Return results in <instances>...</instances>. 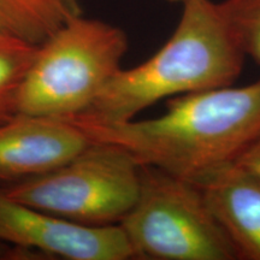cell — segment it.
Instances as JSON below:
<instances>
[{"label": "cell", "instance_id": "1", "mask_svg": "<svg viewBox=\"0 0 260 260\" xmlns=\"http://www.w3.org/2000/svg\"><path fill=\"white\" fill-rule=\"evenodd\" d=\"M92 142L124 149L141 165L157 168L199 186L236 164L260 139V77L242 87H220L168 99L154 118L100 122L64 118Z\"/></svg>", "mask_w": 260, "mask_h": 260}, {"label": "cell", "instance_id": "2", "mask_svg": "<svg viewBox=\"0 0 260 260\" xmlns=\"http://www.w3.org/2000/svg\"><path fill=\"white\" fill-rule=\"evenodd\" d=\"M170 39L149 59L121 69L79 116L125 122L158 102L233 86L246 56L219 3L187 0Z\"/></svg>", "mask_w": 260, "mask_h": 260}, {"label": "cell", "instance_id": "3", "mask_svg": "<svg viewBox=\"0 0 260 260\" xmlns=\"http://www.w3.org/2000/svg\"><path fill=\"white\" fill-rule=\"evenodd\" d=\"M126 51L128 38L121 28L74 16L39 45L19 92L18 113L82 115L122 69Z\"/></svg>", "mask_w": 260, "mask_h": 260}, {"label": "cell", "instance_id": "4", "mask_svg": "<svg viewBox=\"0 0 260 260\" xmlns=\"http://www.w3.org/2000/svg\"><path fill=\"white\" fill-rule=\"evenodd\" d=\"M119 225L134 259H237L201 188L149 165H141L139 198Z\"/></svg>", "mask_w": 260, "mask_h": 260}, {"label": "cell", "instance_id": "5", "mask_svg": "<svg viewBox=\"0 0 260 260\" xmlns=\"http://www.w3.org/2000/svg\"><path fill=\"white\" fill-rule=\"evenodd\" d=\"M141 164L124 149L92 142L54 170L0 188L8 197L73 222L119 224L134 207Z\"/></svg>", "mask_w": 260, "mask_h": 260}, {"label": "cell", "instance_id": "6", "mask_svg": "<svg viewBox=\"0 0 260 260\" xmlns=\"http://www.w3.org/2000/svg\"><path fill=\"white\" fill-rule=\"evenodd\" d=\"M0 240L68 260L134 259L132 245L119 224L73 222L12 199L2 189Z\"/></svg>", "mask_w": 260, "mask_h": 260}, {"label": "cell", "instance_id": "7", "mask_svg": "<svg viewBox=\"0 0 260 260\" xmlns=\"http://www.w3.org/2000/svg\"><path fill=\"white\" fill-rule=\"evenodd\" d=\"M92 144L64 118L16 115L0 123V181L40 176L76 157Z\"/></svg>", "mask_w": 260, "mask_h": 260}, {"label": "cell", "instance_id": "8", "mask_svg": "<svg viewBox=\"0 0 260 260\" xmlns=\"http://www.w3.org/2000/svg\"><path fill=\"white\" fill-rule=\"evenodd\" d=\"M237 259L260 260V180L233 164L199 184Z\"/></svg>", "mask_w": 260, "mask_h": 260}, {"label": "cell", "instance_id": "9", "mask_svg": "<svg viewBox=\"0 0 260 260\" xmlns=\"http://www.w3.org/2000/svg\"><path fill=\"white\" fill-rule=\"evenodd\" d=\"M79 14L76 0H0V37L39 46Z\"/></svg>", "mask_w": 260, "mask_h": 260}, {"label": "cell", "instance_id": "10", "mask_svg": "<svg viewBox=\"0 0 260 260\" xmlns=\"http://www.w3.org/2000/svg\"><path fill=\"white\" fill-rule=\"evenodd\" d=\"M38 47L19 39L0 37V123L18 115L19 92Z\"/></svg>", "mask_w": 260, "mask_h": 260}, {"label": "cell", "instance_id": "11", "mask_svg": "<svg viewBox=\"0 0 260 260\" xmlns=\"http://www.w3.org/2000/svg\"><path fill=\"white\" fill-rule=\"evenodd\" d=\"M219 4L245 56L260 65V0H224Z\"/></svg>", "mask_w": 260, "mask_h": 260}, {"label": "cell", "instance_id": "12", "mask_svg": "<svg viewBox=\"0 0 260 260\" xmlns=\"http://www.w3.org/2000/svg\"><path fill=\"white\" fill-rule=\"evenodd\" d=\"M236 164L246 169L260 180V139L256 140L254 144L247 149Z\"/></svg>", "mask_w": 260, "mask_h": 260}, {"label": "cell", "instance_id": "13", "mask_svg": "<svg viewBox=\"0 0 260 260\" xmlns=\"http://www.w3.org/2000/svg\"><path fill=\"white\" fill-rule=\"evenodd\" d=\"M169 3H180V4H183L184 2H187V0H167Z\"/></svg>", "mask_w": 260, "mask_h": 260}]
</instances>
